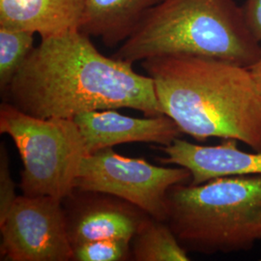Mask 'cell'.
Masks as SVG:
<instances>
[{
    "mask_svg": "<svg viewBox=\"0 0 261 261\" xmlns=\"http://www.w3.org/2000/svg\"><path fill=\"white\" fill-rule=\"evenodd\" d=\"M4 101L38 118H70L84 112L132 109L164 114L149 75L106 56L90 37L73 30L42 38L11 82Z\"/></svg>",
    "mask_w": 261,
    "mask_h": 261,
    "instance_id": "6da1fadb",
    "label": "cell"
},
{
    "mask_svg": "<svg viewBox=\"0 0 261 261\" xmlns=\"http://www.w3.org/2000/svg\"><path fill=\"white\" fill-rule=\"evenodd\" d=\"M140 65L182 134L200 142L236 140L261 152V99L249 68L193 56H157Z\"/></svg>",
    "mask_w": 261,
    "mask_h": 261,
    "instance_id": "7a4b0ae2",
    "label": "cell"
},
{
    "mask_svg": "<svg viewBox=\"0 0 261 261\" xmlns=\"http://www.w3.org/2000/svg\"><path fill=\"white\" fill-rule=\"evenodd\" d=\"M166 56L217 58L251 67L261 45L235 0H162L112 55L134 64Z\"/></svg>",
    "mask_w": 261,
    "mask_h": 261,
    "instance_id": "3957f363",
    "label": "cell"
},
{
    "mask_svg": "<svg viewBox=\"0 0 261 261\" xmlns=\"http://www.w3.org/2000/svg\"><path fill=\"white\" fill-rule=\"evenodd\" d=\"M167 224L188 252L250 251L261 240V175L171 187Z\"/></svg>",
    "mask_w": 261,
    "mask_h": 261,
    "instance_id": "277c9868",
    "label": "cell"
},
{
    "mask_svg": "<svg viewBox=\"0 0 261 261\" xmlns=\"http://www.w3.org/2000/svg\"><path fill=\"white\" fill-rule=\"evenodd\" d=\"M0 133L8 135L19 151L23 195L63 200L75 190L86 151L74 119L38 118L3 102Z\"/></svg>",
    "mask_w": 261,
    "mask_h": 261,
    "instance_id": "5b68a950",
    "label": "cell"
},
{
    "mask_svg": "<svg viewBox=\"0 0 261 261\" xmlns=\"http://www.w3.org/2000/svg\"><path fill=\"white\" fill-rule=\"evenodd\" d=\"M191 178L187 168L155 166L144 159L125 157L110 147L84 157L75 188L120 197L166 222L168 190Z\"/></svg>",
    "mask_w": 261,
    "mask_h": 261,
    "instance_id": "8992f818",
    "label": "cell"
},
{
    "mask_svg": "<svg viewBox=\"0 0 261 261\" xmlns=\"http://www.w3.org/2000/svg\"><path fill=\"white\" fill-rule=\"evenodd\" d=\"M0 260L73 259L62 199L48 196H18L0 222Z\"/></svg>",
    "mask_w": 261,
    "mask_h": 261,
    "instance_id": "52a82bcc",
    "label": "cell"
},
{
    "mask_svg": "<svg viewBox=\"0 0 261 261\" xmlns=\"http://www.w3.org/2000/svg\"><path fill=\"white\" fill-rule=\"evenodd\" d=\"M62 205L72 249L105 239L130 242L151 217L120 197L76 188L63 198Z\"/></svg>",
    "mask_w": 261,
    "mask_h": 261,
    "instance_id": "ba28073f",
    "label": "cell"
},
{
    "mask_svg": "<svg viewBox=\"0 0 261 261\" xmlns=\"http://www.w3.org/2000/svg\"><path fill=\"white\" fill-rule=\"evenodd\" d=\"M84 139L86 156L124 143L146 142L169 145L182 134L166 114L145 118L123 115L116 110L81 113L73 118Z\"/></svg>",
    "mask_w": 261,
    "mask_h": 261,
    "instance_id": "9c48e42d",
    "label": "cell"
},
{
    "mask_svg": "<svg viewBox=\"0 0 261 261\" xmlns=\"http://www.w3.org/2000/svg\"><path fill=\"white\" fill-rule=\"evenodd\" d=\"M238 141L224 140L218 145H200L175 139L167 146H154L166 157L163 165H176L191 172V184L199 185L215 178L232 175H261V152H246Z\"/></svg>",
    "mask_w": 261,
    "mask_h": 261,
    "instance_id": "30bf717a",
    "label": "cell"
},
{
    "mask_svg": "<svg viewBox=\"0 0 261 261\" xmlns=\"http://www.w3.org/2000/svg\"><path fill=\"white\" fill-rule=\"evenodd\" d=\"M84 0H0V27L42 38L80 30Z\"/></svg>",
    "mask_w": 261,
    "mask_h": 261,
    "instance_id": "8fae6325",
    "label": "cell"
},
{
    "mask_svg": "<svg viewBox=\"0 0 261 261\" xmlns=\"http://www.w3.org/2000/svg\"><path fill=\"white\" fill-rule=\"evenodd\" d=\"M162 0H84L80 30L89 37L101 38L108 47L123 44L151 8Z\"/></svg>",
    "mask_w": 261,
    "mask_h": 261,
    "instance_id": "7c38bea8",
    "label": "cell"
},
{
    "mask_svg": "<svg viewBox=\"0 0 261 261\" xmlns=\"http://www.w3.org/2000/svg\"><path fill=\"white\" fill-rule=\"evenodd\" d=\"M136 261H189L188 251L165 221L150 217L130 241Z\"/></svg>",
    "mask_w": 261,
    "mask_h": 261,
    "instance_id": "4fadbf2b",
    "label": "cell"
},
{
    "mask_svg": "<svg viewBox=\"0 0 261 261\" xmlns=\"http://www.w3.org/2000/svg\"><path fill=\"white\" fill-rule=\"evenodd\" d=\"M35 33L0 27V91L6 93L11 82L34 48Z\"/></svg>",
    "mask_w": 261,
    "mask_h": 261,
    "instance_id": "5bb4252c",
    "label": "cell"
},
{
    "mask_svg": "<svg viewBox=\"0 0 261 261\" xmlns=\"http://www.w3.org/2000/svg\"><path fill=\"white\" fill-rule=\"evenodd\" d=\"M132 259L130 242L105 239L85 243L73 249L74 261H126Z\"/></svg>",
    "mask_w": 261,
    "mask_h": 261,
    "instance_id": "9a60e30c",
    "label": "cell"
},
{
    "mask_svg": "<svg viewBox=\"0 0 261 261\" xmlns=\"http://www.w3.org/2000/svg\"><path fill=\"white\" fill-rule=\"evenodd\" d=\"M9 155L5 143H0V222L9 213L17 197L16 184L10 170Z\"/></svg>",
    "mask_w": 261,
    "mask_h": 261,
    "instance_id": "2e32d148",
    "label": "cell"
},
{
    "mask_svg": "<svg viewBox=\"0 0 261 261\" xmlns=\"http://www.w3.org/2000/svg\"><path fill=\"white\" fill-rule=\"evenodd\" d=\"M242 8L248 28L261 45V0H246Z\"/></svg>",
    "mask_w": 261,
    "mask_h": 261,
    "instance_id": "e0dca14e",
    "label": "cell"
},
{
    "mask_svg": "<svg viewBox=\"0 0 261 261\" xmlns=\"http://www.w3.org/2000/svg\"><path fill=\"white\" fill-rule=\"evenodd\" d=\"M250 72L252 74V79L256 86L257 92L259 94L261 99V57L251 67H249Z\"/></svg>",
    "mask_w": 261,
    "mask_h": 261,
    "instance_id": "ac0fdd59",
    "label": "cell"
}]
</instances>
